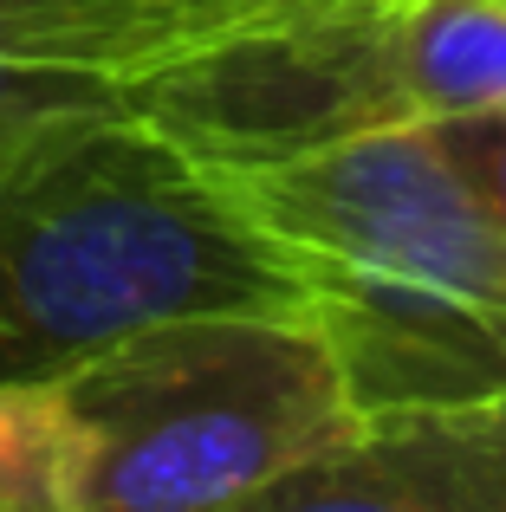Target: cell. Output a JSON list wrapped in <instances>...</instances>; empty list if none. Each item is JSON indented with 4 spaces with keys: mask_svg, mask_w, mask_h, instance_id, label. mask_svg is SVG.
<instances>
[{
    "mask_svg": "<svg viewBox=\"0 0 506 512\" xmlns=\"http://www.w3.org/2000/svg\"><path fill=\"white\" fill-rule=\"evenodd\" d=\"M364 415L506 396V227L435 124L221 169Z\"/></svg>",
    "mask_w": 506,
    "mask_h": 512,
    "instance_id": "cell-1",
    "label": "cell"
},
{
    "mask_svg": "<svg viewBox=\"0 0 506 512\" xmlns=\"http://www.w3.org/2000/svg\"><path fill=\"white\" fill-rule=\"evenodd\" d=\"M221 305L305 312V292L228 175L150 117L124 104L0 156V383Z\"/></svg>",
    "mask_w": 506,
    "mask_h": 512,
    "instance_id": "cell-2",
    "label": "cell"
},
{
    "mask_svg": "<svg viewBox=\"0 0 506 512\" xmlns=\"http://www.w3.org/2000/svg\"><path fill=\"white\" fill-rule=\"evenodd\" d=\"M78 428V512L266 506L364 428L312 312H176L52 376Z\"/></svg>",
    "mask_w": 506,
    "mask_h": 512,
    "instance_id": "cell-3",
    "label": "cell"
},
{
    "mask_svg": "<svg viewBox=\"0 0 506 512\" xmlns=\"http://www.w3.org/2000/svg\"><path fill=\"white\" fill-rule=\"evenodd\" d=\"M130 111L215 169L422 124L403 0H331L143 65Z\"/></svg>",
    "mask_w": 506,
    "mask_h": 512,
    "instance_id": "cell-4",
    "label": "cell"
},
{
    "mask_svg": "<svg viewBox=\"0 0 506 512\" xmlns=\"http://www.w3.org/2000/svg\"><path fill=\"white\" fill-rule=\"evenodd\" d=\"M273 512H506V396L364 415L351 441L266 493Z\"/></svg>",
    "mask_w": 506,
    "mask_h": 512,
    "instance_id": "cell-5",
    "label": "cell"
},
{
    "mask_svg": "<svg viewBox=\"0 0 506 512\" xmlns=\"http://www.w3.org/2000/svg\"><path fill=\"white\" fill-rule=\"evenodd\" d=\"M150 46V0H0V156L124 111Z\"/></svg>",
    "mask_w": 506,
    "mask_h": 512,
    "instance_id": "cell-6",
    "label": "cell"
},
{
    "mask_svg": "<svg viewBox=\"0 0 506 512\" xmlns=\"http://www.w3.org/2000/svg\"><path fill=\"white\" fill-rule=\"evenodd\" d=\"M0 512H78V428L52 383H0Z\"/></svg>",
    "mask_w": 506,
    "mask_h": 512,
    "instance_id": "cell-7",
    "label": "cell"
},
{
    "mask_svg": "<svg viewBox=\"0 0 506 512\" xmlns=\"http://www.w3.org/2000/svg\"><path fill=\"white\" fill-rule=\"evenodd\" d=\"M312 7H331V0H150V39H156L150 65L182 46L247 33V26H273V20H292V13H312Z\"/></svg>",
    "mask_w": 506,
    "mask_h": 512,
    "instance_id": "cell-8",
    "label": "cell"
},
{
    "mask_svg": "<svg viewBox=\"0 0 506 512\" xmlns=\"http://www.w3.org/2000/svg\"><path fill=\"white\" fill-rule=\"evenodd\" d=\"M435 130L448 137V150L461 156V169L474 175V188L487 195L494 221L506 227V104L500 111H481V117H448Z\"/></svg>",
    "mask_w": 506,
    "mask_h": 512,
    "instance_id": "cell-9",
    "label": "cell"
}]
</instances>
